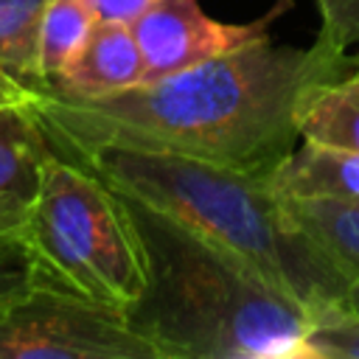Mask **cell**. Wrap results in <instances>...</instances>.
I'll return each instance as SVG.
<instances>
[{
	"instance_id": "5",
	"label": "cell",
	"mask_w": 359,
	"mask_h": 359,
	"mask_svg": "<svg viewBox=\"0 0 359 359\" xmlns=\"http://www.w3.org/2000/svg\"><path fill=\"white\" fill-rule=\"evenodd\" d=\"M0 359H160L126 311L36 283L0 314Z\"/></svg>"
},
{
	"instance_id": "13",
	"label": "cell",
	"mask_w": 359,
	"mask_h": 359,
	"mask_svg": "<svg viewBox=\"0 0 359 359\" xmlns=\"http://www.w3.org/2000/svg\"><path fill=\"white\" fill-rule=\"evenodd\" d=\"M95 17L84 0H50L39 28V79L50 87L87 42Z\"/></svg>"
},
{
	"instance_id": "7",
	"label": "cell",
	"mask_w": 359,
	"mask_h": 359,
	"mask_svg": "<svg viewBox=\"0 0 359 359\" xmlns=\"http://www.w3.org/2000/svg\"><path fill=\"white\" fill-rule=\"evenodd\" d=\"M53 143L39 123L31 95L0 104V236H20L42 185Z\"/></svg>"
},
{
	"instance_id": "8",
	"label": "cell",
	"mask_w": 359,
	"mask_h": 359,
	"mask_svg": "<svg viewBox=\"0 0 359 359\" xmlns=\"http://www.w3.org/2000/svg\"><path fill=\"white\" fill-rule=\"evenodd\" d=\"M286 224L323 266L337 289L339 306L359 309V199H278Z\"/></svg>"
},
{
	"instance_id": "6",
	"label": "cell",
	"mask_w": 359,
	"mask_h": 359,
	"mask_svg": "<svg viewBox=\"0 0 359 359\" xmlns=\"http://www.w3.org/2000/svg\"><path fill=\"white\" fill-rule=\"evenodd\" d=\"M280 8L283 6L252 22H222L205 14L199 0H154L132 22L146 62V81L188 70L269 36V22Z\"/></svg>"
},
{
	"instance_id": "2",
	"label": "cell",
	"mask_w": 359,
	"mask_h": 359,
	"mask_svg": "<svg viewBox=\"0 0 359 359\" xmlns=\"http://www.w3.org/2000/svg\"><path fill=\"white\" fill-rule=\"evenodd\" d=\"M123 199L146 258V292L126 317L160 359H306L309 311L297 300L230 250Z\"/></svg>"
},
{
	"instance_id": "12",
	"label": "cell",
	"mask_w": 359,
	"mask_h": 359,
	"mask_svg": "<svg viewBox=\"0 0 359 359\" xmlns=\"http://www.w3.org/2000/svg\"><path fill=\"white\" fill-rule=\"evenodd\" d=\"M50 0H0V73L36 93L39 79V28Z\"/></svg>"
},
{
	"instance_id": "18",
	"label": "cell",
	"mask_w": 359,
	"mask_h": 359,
	"mask_svg": "<svg viewBox=\"0 0 359 359\" xmlns=\"http://www.w3.org/2000/svg\"><path fill=\"white\" fill-rule=\"evenodd\" d=\"M28 95H31V90L20 87L14 79H8L6 73H0V104H6V101H20V98H28Z\"/></svg>"
},
{
	"instance_id": "3",
	"label": "cell",
	"mask_w": 359,
	"mask_h": 359,
	"mask_svg": "<svg viewBox=\"0 0 359 359\" xmlns=\"http://www.w3.org/2000/svg\"><path fill=\"white\" fill-rule=\"evenodd\" d=\"M87 165L118 194L132 196L213 244L230 250L306 311L339 303L337 289L286 224L266 174L143 149H93L65 154Z\"/></svg>"
},
{
	"instance_id": "1",
	"label": "cell",
	"mask_w": 359,
	"mask_h": 359,
	"mask_svg": "<svg viewBox=\"0 0 359 359\" xmlns=\"http://www.w3.org/2000/svg\"><path fill=\"white\" fill-rule=\"evenodd\" d=\"M348 65L353 59L320 36L309 48L264 36L104 98L36 90L31 107L59 154L115 146L269 174L294 149L306 101Z\"/></svg>"
},
{
	"instance_id": "14",
	"label": "cell",
	"mask_w": 359,
	"mask_h": 359,
	"mask_svg": "<svg viewBox=\"0 0 359 359\" xmlns=\"http://www.w3.org/2000/svg\"><path fill=\"white\" fill-rule=\"evenodd\" d=\"M306 359H359V309L320 303L306 314Z\"/></svg>"
},
{
	"instance_id": "10",
	"label": "cell",
	"mask_w": 359,
	"mask_h": 359,
	"mask_svg": "<svg viewBox=\"0 0 359 359\" xmlns=\"http://www.w3.org/2000/svg\"><path fill=\"white\" fill-rule=\"evenodd\" d=\"M266 185L278 199H359V151L303 140L269 174Z\"/></svg>"
},
{
	"instance_id": "11",
	"label": "cell",
	"mask_w": 359,
	"mask_h": 359,
	"mask_svg": "<svg viewBox=\"0 0 359 359\" xmlns=\"http://www.w3.org/2000/svg\"><path fill=\"white\" fill-rule=\"evenodd\" d=\"M297 135L311 143L359 151V67L328 81L306 101Z\"/></svg>"
},
{
	"instance_id": "9",
	"label": "cell",
	"mask_w": 359,
	"mask_h": 359,
	"mask_svg": "<svg viewBox=\"0 0 359 359\" xmlns=\"http://www.w3.org/2000/svg\"><path fill=\"white\" fill-rule=\"evenodd\" d=\"M146 81V62L126 22L95 20L87 42L62 70V76L45 87L73 98H104L132 90Z\"/></svg>"
},
{
	"instance_id": "17",
	"label": "cell",
	"mask_w": 359,
	"mask_h": 359,
	"mask_svg": "<svg viewBox=\"0 0 359 359\" xmlns=\"http://www.w3.org/2000/svg\"><path fill=\"white\" fill-rule=\"evenodd\" d=\"M95 20L101 22H126L132 25L154 0H84Z\"/></svg>"
},
{
	"instance_id": "15",
	"label": "cell",
	"mask_w": 359,
	"mask_h": 359,
	"mask_svg": "<svg viewBox=\"0 0 359 359\" xmlns=\"http://www.w3.org/2000/svg\"><path fill=\"white\" fill-rule=\"evenodd\" d=\"M39 283L22 236H0V314Z\"/></svg>"
},
{
	"instance_id": "16",
	"label": "cell",
	"mask_w": 359,
	"mask_h": 359,
	"mask_svg": "<svg viewBox=\"0 0 359 359\" xmlns=\"http://www.w3.org/2000/svg\"><path fill=\"white\" fill-rule=\"evenodd\" d=\"M320 11L317 36L345 50L351 42H359V0H314Z\"/></svg>"
},
{
	"instance_id": "4",
	"label": "cell",
	"mask_w": 359,
	"mask_h": 359,
	"mask_svg": "<svg viewBox=\"0 0 359 359\" xmlns=\"http://www.w3.org/2000/svg\"><path fill=\"white\" fill-rule=\"evenodd\" d=\"M22 241L39 283L129 311L146 292V258L126 199L87 165L53 151Z\"/></svg>"
}]
</instances>
